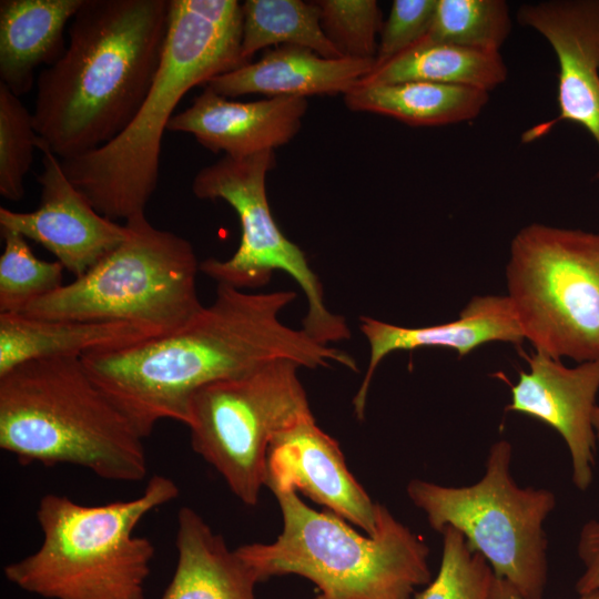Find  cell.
<instances>
[{"label": "cell", "mask_w": 599, "mask_h": 599, "mask_svg": "<svg viewBox=\"0 0 599 599\" xmlns=\"http://www.w3.org/2000/svg\"><path fill=\"white\" fill-rule=\"evenodd\" d=\"M295 298L293 291L250 293L217 285L213 303L177 329L81 359L143 438L163 419L186 425L189 402L199 388L274 359L312 369L337 363L358 372L351 354L281 322V312Z\"/></svg>", "instance_id": "cell-1"}, {"label": "cell", "mask_w": 599, "mask_h": 599, "mask_svg": "<svg viewBox=\"0 0 599 599\" xmlns=\"http://www.w3.org/2000/svg\"><path fill=\"white\" fill-rule=\"evenodd\" d=\"M171 0H83L63 55L37 77L33 125L60 160L94 150L133 120L158 72Z\"/></svg>", "instance_id": "cell-2"}, {"label": "cell", "mask_w": 599, "mask_h": 599, "mask_svg": "<svg viewBox=\"0 0 599 599\" xmlns=\"http://www.w3.org/2000/svg\"><path fill=\"white\" fill-rule=\"evenodd\" d=\"M242 26L236 0H171L162 59L133 120L108 143L60 160L67 177L100 214L128 221L145 213L159 182L163 134L182 98L246 64Z\"/></svg>", "instance_id": "cell-3"}, {"label": "cell", "mask_w": 599, "mask_h": 599, "mask_svg": "<svg viewBox=\"0 0 599 599\" xmlns=\"http://www.w3.org/2000/svg\"><path fill=\"white\" fill-rule=\"evenodd\" d=\"M144 439L79 356L32 359L0 376V447L20 464L136 483L148 474Z\"/></svg>", "instance_id": "cell-4"}, {"label": "cell", "mask_w": 599, "mask_h": 599, "mask_svg": "<svg viewBox=\"0 0 599 599\" xmlns=\"http://www.w3.org/2000/svg\"><path fill=\"white\" fill-rule=\"evenodd\" d=\"M179 496L175 481L152 476L129 500L83 505L44 495L35 516L43 538L3 573L20 589L47 599H145L155 547L134 529L152 510Z\"/></svg>", "instance_id": "cell-5"}, {"label": "cell", "mask_w": 599, "mask_h": 599, "mask_svg": "<svg viewBox=\"0 0 599 599\" xmlns=\"http://www.w3.org/2000/svg\"><path fill=\"white\" fill-rule=\"evenodd\" d=\"M274 495L283 518L280 536L235 549L260 582L297 575L333 599H413L432 580L425 539L384 505L376 534L365 537L338 515L314 510L296 491Z\"/></svg>", "instance_id": "cell-6"}, {"label": "cell", "mask_w": 599, "mask_h": 599, "mask_svg": "<svg viewBox=\"0 0 599 599\" xmlns=\"http://www.w3.org/2000/svg\"><path fill=\"white\" fill-rule=\"evenodd\" d=\"M126 238L84 275L30 303L20 314L45 319L124 322L169 334L202 307L200 262L184 237L144 214L125 221Z\"/></svg>", "instance_id": "cell-7"}, {"label": "cell", "mask_w": 599, "mask_h": 599, "mask_svg": "<svg viewBox=\"0 0 599 599\" xmlns=\"http://www.w3.org/2000/svg\"><path fill=\"white\" fill-rule=\"evenodd\" d=\"M511 456V444L497 440L477 483L444 486L415 478L406 493L435 531L455 528L497 578L526 599H542L548 577L544 522L556 496L547 488L519 486L510 474Z\"/></svg>", "instance_id": "cell-8"}, {"label": "cell", "mask_w": 599, "mask_h": 599, "mask_svg": "<svg viewBox=\"0 0 599 599\" xmlns=\"http://www.w3.org/2000/svg\"><path fill=\"white\" fill-rule=\"evenodd\" d=\"M508 297L536 352L599 359V233L531 223L510 243Z\"/></svg>", "instance_id": "cell-9"}, {"label": "cell", "mask_w": 599, "mask_h": 599, "mask_svg": "<svg viewBox=\"0 0 599 599\" xmlns=\"http://www.w3.org/2000/svg\"><path fill=\"white\" fill-rule=\"evenodd\" d=\"M300 367L291 359H274L210 383L189 402L185 426L193 450L247 506L258 501L273 438L313 416L297 374Z\"/></svg>", "instance_id": "cell-10"}, {"label": "cell", "mask_w": 599, "mask_h": 599, "mask_svg": "<svg viewBox=\"0 0 599 599\" xmlns=\"http://www.w3.org/2000/svg\"><path fill=\"white\" fill-rule=\"evenodd\" d=\"M274 166L275 153L268 150L242 159L223 156L196 173L193 194L200 200L225 201L241 224V241L234 254L227 260L211 257L200 262V272L217 285L244 291L267 284L276 271L285 272L307 301L302 328L324 345L348 339V325L342 315L327 308L323 285L305 253L283 234L272 215L266 175Z\"/></svg>", "instance_id": "cell-11"}, {"label": "cell", "mask_w": 599, "mask_h": 599, "mask_svg": "<svg viewBox=\"0 0 599 599\" xmlns=\"http://www.w3.org/2000/svg\"><path fill=\"white\" fill-rule=\"evenodd\" d=\"M518 22L541 34L557 63L556 119L526 132L532 141L561 121L582 126L599 150V0H547L524 3ZM599 181V167L595 175Z\"/></svg>", "instance_id": "cell-12"}, {"label": "cell", "mask_w": 599, "mask_h": 599, "mask_svg": "<svg viewBox=\"0 0 599 599\" xmlns=\"http://www.w3.org/2000/svg\"><path fill=\"white\" fill-rule=\"evenodd\" d=\"M43 171L39 206L31 212L0 207L1 229L13 230L51 252L74 278L119 246L128 229L100 214L67 177L60 159L37 139Z\"/></svg>", "instance_id": "cell-13"}, {"label": "cell", "mask_w": 599, "mask_h": 599, "mask_svg": "<svg viewBox=\"0 0 599 599\" xmlns=\"http://www.w3.org/2000/svg\"><path fill=\"white\" fill-rule=\"evenodd\" d=\"M264 486L274 494L298 490L367 536L377 531L379 504L348 470L338 441L317 426L314 415L273 438Z\"/></svg>", "instance_id": "cell-14"}, {"label": "cell", "mask_w": 599, "mask_h": 599, "mask_svg": "<svg viewBox=\"0 0 599 599\" xmlns=\"http://www.w3.org/2000/svg\"><path fill=\"white\" fill-rule=\"evenodd\" d=\"M529 372H520L511 386L505 410L521 413L554 428L571 458L572 483L581 491L593 479L597 439L593 413L599 392V359L567 367L561 361L536 352Z\"/></svg>", "instance_id": "cell-15"}, {"label": "cell", "mask_w": 599, "mask_h": 599, "mask_svg": "<svg viewBox=\"0 0 599 599\" xmlns=\"http://www.w3.org/2000/svg\"><path fill=\"white\" fill-rule=\"evenodd\" d=\"M307 106L306 99L291 97L231 101L205 85L189 108L173 115L167 131L190 133L214 153L242 159L288 143Z\"/></svg>", "instance_id": "cell-16"}, {"label": "cell", "mask_w": 599, "mask_h": 599, "mask_svg": "<svg viewBox=\"0 0 599 599\" xmlns=\"http://www.w3.org/2000/svg\"><path fill=\"white\" fill-rule=\"evenodd\" d=\"M359 329L369 346L368 366L354 396L356 416L364 417L369 385L380 362L389 354L420 347H445L459 357L490 342L520 344L525 335L509 297H473L457 319L425 327H403L369 316L359 317Z\"/></svg>", "instance_id": "cell-17"}, {"label": "cell", "mask_w": 599, "mask_h": 599, "mask_svg": "<svg viewBox=\"0 0 599 599\" xmlns=\"http://www.w3.org/2000/svg\"><path fill=\"white\" fill-rule=\"evenodd\" d=\"M375 67V59H327L297 45L268 49L255 62L213 78L205 85L225 98L260 93L268 98L346 94Z\"/></svg>", "instance_id": "cell-18"}, {"label": "cell", "mask_w": 599, "mask_h": 599, "mask_svg": "<svg viewBox=\"0 0 599 599\" xmlns=\"http://www.w3.org/2000/svg\"><path fill=\"white\" fill-rule=\"evenodd\" d=\"M177 561L161 599H255L253 570L191 507L177 512Z\"/></svg>", "instance_id": "cell-19"}, {"label": "cell", "mask_w": 599, "mask_h": 599, "mask_svg": "<svg viewBox=\"0 0 599 599\" xmlns=\"http://www.w3.org/2000/svg\"><path fill=\"white\" fill-rule=\"evenodd\" d=\"M83 0H1L0 79L14 95L35 84V70L64 53V30Z\"/></svg>", "instance_id": "cell-20"}, {"label": "cell", "mask_w": 599, "mask_h": 599, "mask_svg": "<svg viewBox=\"0 0 599 599\" xmlns=\"http://www.w3.org/2000/svg\"><path fill=\"white\" fill-rule=\"evenodd\" d=\"M156 337L124 322L45 319L0 314V376L38 358L79 356Z\"/></svg>", "instance_id": "cell-21"}, {"label": "cell", "mask_w": 599, "mask_h": 599, "mask_svg": "<svg viewBox=\"0 0 599 599\" xmlns=\"http://www.w3.org/2000/svg\"><path fill=\"white\" fill-rule=\"evenodd\" d=\"M488 100L489 92L483 90L424 81L358 82L344 94L351 111L382 114L413 126L470 121L480 114Z\"/></svg>", "instance_id": "cell-22"}, {"label": "cell", "mask_w": 599, "mask_h": 599, "mask_svg": "<svg viewBox=\"0 0 599 599\" xmlns=\"http://www.w3.org/2000/svg\"><path fill=\"white\" fill-rule=\"evenodd\" d=\"M507 75V67L500 52L423 39L387 62L374 67L359 83L424 81L489 92L502 84Z\"/></svg>", "instance_id": "cell-23"}, {"label": "cell", "mask_w": 599, "mask_h": 599, "mask_svg": "<svg viewBox=\"0 0 599 599\" xmlns=\"http://www.w3.org/2000/svg\"><path fill=\"white\" fill-rule=\"evenodd\" d=\"M241 57L245 63L270 45L307 48L327 59L344 55L327 38L316 2L302 0H246L242 3Z\"/></svg>", "instance_id": "cell-24"}, {"label": "cell", "mask_w": 599, "mask_h": 599, "mask_svg": "<svg viewBox=\"0 0 599 599\" xmlns=\"http://www.w3.org/2000/svg\"><path fill=\"white\" fill-rule=\"evenodd\" d=\"M510 30L509 7L504 0H437L430 30L424 39L499 52Z\"/></svg>", "instance_id": "cell-25"}, {"label": "cell", "mask_w": 599, "mask_h": 599, "mask_svg": "<svg viewBox=\"0 0 599 599\" xmlns=\"http://www.w3.org/2000/svg\"><path fill=\"white\" fill-rule=\"evenodd\" d=\"M0 314H20L30 303L63 285V265L38 258L20 233L1 229Z\"/></svg>", "instance_id": "cell-26"}, {"label": "cell", "mask_w": 599, "mask_h": 599, "mask_svg": "<svg viewBox=\"0 0 599 599\" xmlns=\"http://www.w3.org/2000/svg\"><path fill=\"white\" fill-rule=\"evenodd\" d=\"M438 571L413 599H494L496 576L479 554L473 551L464 536L445 527Z\"/></svg>", "instance_id": "cell-27"}, {"label": "cell", "mask_w": 599, "mask_h": 599, "mask_svg": "<svg viewBox=\"0 0 599 599\" xmlns=\"http://www.w3.org/2000/svg\"><path fill=\"white\" fill-rule=\"evenodd\" d=\"M32 113L0 83V194L12 202L24 197V179L37 150Z\"/></svg>", "instance_id": "cell-28"}, {"label": "cell", "mask_w": 599, "mask_h": 599, "mask_svg": "<svg viewBox=\"0 0 599 599\" xmlns=\"http://www.w3.org/2000/svg\"><path fill=\"white\" fill-rule=\"evenodd\" d=\"M321 24L344 57L375 59L382 11L375 0H321Z\"/></svg>", "instance_id": "cell-29"}, {"label": "cell", "mask_w": 599, "mask_h": 599, "mask_svg": "<svg viewBox=\"0 0 599 599\" xmlns=\"http://www.w3.org/2000/svg\"><path fill=\"white\" fill-rule=\"evenodd\" d=\"M437 0H394L383 24L375 67L420 42L429 32Z\"/></svg>", "instance_id": "cell-30"}, {"label": "cell", "mask_w": 599, "mask_h": 599, "mask_svg": "<svg viewBox=\"0 0 599 599\" xmlns=\"http://www.w3.org/2000/svg\"><path fill=\"white\" fill-rule=\"evenodd\" d=\"M577 554L583 566V571L575 585L577 593L599 590V519H591L582 525Z\"/></svg>", "instance_id": "cell-31"}, {"label": "cell", "mask_w": 599, "mask_h": 599, "mask_svg": "<svg viewBox=\"0 0 599 599\" xmlns=\"http://www.w3.org/2000/svg\"><path fill=\"white\" fill-rule=\"evenodd\" d=\"M494 599H526L519 595L508 582L496 577ZM578 599H599V590L579 595Z\"/></svg>", "instance_id": "cell-32"}, {"label": "cell", "mask_w": 599, "mask_h": 599, "mask_svg": "<svg viewBox=\"0 0 599 599\" xmlns=\"http://www.w3.org/2000/svg\"><path fill=\"white\" fill-rule=\"evenodd\" d=\"M593 429L597 439V446L599 447V404L597 405L593 413Z\"/></svg>", "instance_id": "cell-33"}, {"label": "cell", "mask_w": 599, "mask_h": 599, "mask_svg": "<svg viewBox=\"0 0 599 599\" xmlns=\"http://www.w3.org/2000/svg\"><path fill=\"white\" fill-rule=\"evenodd\" d=\"M315 599H333V598H328V597H325V596H323L321 593H317Z\"/></svg>", "instance_id": "cell-34"}]
</instances>
